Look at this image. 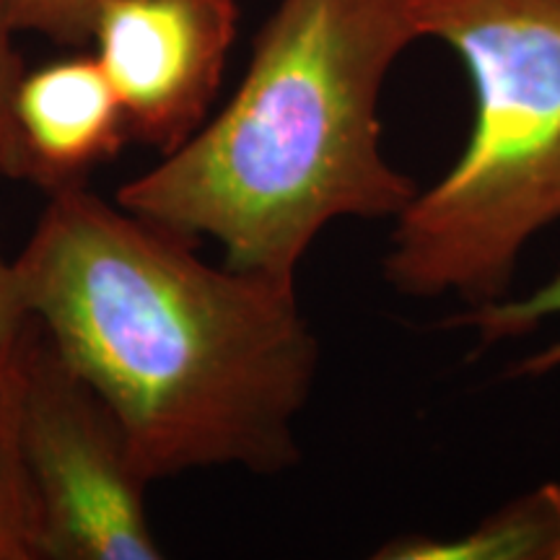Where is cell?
<instances>
[{
  "label": "cell",
  "instance_id": "cell-1",
  "mask_svg": "<svg viewBox=\"0 0 560 560\" xmlns=\"http://www.w3.org/2000/svg\"><path fill=\"white\" fill-rule=\"evenodd\" d=\"M13 265L32 322L115 412L151 482L299 465L319 342L296 283L210 265L83 182L47 192Z\"/></svg>",
  "mask_w": 560,
  "mask_h": 560
},
{
  "label": "cell",
  "instance_id": "cell-2",
  "mask_svg": "<svg viewBox=\"0 0 560 560\" xmlns=\"http://www.w3.org/2000/svg\"><path fill=\"white\" fill-rule=\"evenodd\" d=\"M420 39L408 0H280L226 107L117 190L130 213L219 244L223 262L296 283L342 219H397L416 182L384 159L380 100Z\"/></svg>",
  "mask_w": 560,
  "mask_h": 560
},
{
  "label": "cell",
  "instance_id": "cell-3",
  "mask_svg": "<svg viewBox=\"0 0 560 560\" xmlns=\"http://www.w3.org/2000/svg\"><path fill=\"white\" fill-rule=\"evenodd\" d=\"M420 39L465 60V151L395 219L384 278L397 293L506 299L527 244L560 221V0H408Z\"/></svg>",
  "mask_w": 560,
  "mask_h": 560
},
{
  "label": "cell",
  "instance_id": "cell-4",
  "mask_svg": "<svg viewBox=\"0 0 560 560\" xmlns=\"http://www.w3.org/2000/svg\"><path fill=\"white\" fill-rule=\"evenodd\" d=\"M19 441L39 560L164 558L122 425L34 322L19 353Z\"/></svg>",
  "mask_w": 560,
  "mask_h": 560
},
{
  "label": "cell",
  "instance_id": "cell-5",
  "mask_svg": "<svg viewBox=\"0 0 560 560\" xmlns=\"http://www.w3.org/2000/svg\"><path fill=\"white\" fill-rule=\"evenodd\" d=\"M236 0H109L96 60L120 96L130 138L161 156L208 120L236 39Z\"/></svg>",
  "mask_w": 560,
  "mask_h": 560
},
{
  "label": "cell",
  "instance_id": "cell-6",
  "mask_svg": "<svg viewBox=\"0 0 560 560\" xmlns=\"http://www.w3.org/2000/svg\"><path fill=\"white\" fill-rule=\"evenodd\" d=\"M13 115L30 182L45 192L79 185L130 138L120 96L96 55L62 58L21 75Z\"/></svg>",
  "mask_w": 560,
  "mask_h": 560
},
{
  "label": "cell",
  "instance_id": "cell-7",
  "mask_svg": "<svg viewBox=\"0 0 560 560\" xmlns=\"http://www.w3.org/2000/svg\"><path fill=\"white\" fill-rule=\"evenodd\" d=\"M376 560H560V486L545 482L452 540L397 537Z\"/></svg>",
  "mask_w": 560,
  "mask_h": 560
},
{
  "label": "cell",
  "instance_id": "cell-8",
  "mask_svg": "<svg viewBox=\"0 0 560 560\" xmlns=\"http://www.w3.org/2000/svg\"><path fill=\"white\" fill-rule=\"evenodd\" d=\"M19 353L0 355V560H39L37 506L19 441Z\"/></svg>",
  "mask_w": 560,
  "mask_h": 560
},
{
  "label": "cell",
  "instance_id": "cell-9",
  "mask_svg": "<svg viewBox=\"0 0 560 560\" xmlns=\"http://www.w3.org/2000/svg\"><path fill=\"white\" fill-rule=\"evenodd\" d=\"M552 314H560V272H556L542 289L532 291L520 301L501 299L470 306L467 312L457 314L452 325L467 327L478 335L482 346H493L501 340L522 338ZM556 369H560V342H552L540 353L524 359L520 366H514V376H542Z\"/></svg>",
  "mask_w": 560,
  "mask_h": 560
},
{
  "label": "cell",
  "instance_id": "cell-10",
  "mask_svg": "<svg viewBox=\"0 0 560 560\" xmlns=\"http://www.w3.org/2000/svg\"><path fill=\"white\" fill-rule=\"evenodd\" d=\"M109 0H0L5 24L13 34L30 32L58 42H91L94 24Z\"/></svg>",
  "mask_w": 560,
  "mask_h": 560
},
{
  "label": "cell",
  "instance_id": "cell-11",
  "mask_svg": "<svg viewBox=\"0 0 560 560\" xmlns=\"http://www.w3.org/2000/svg\"><path fill=\"white\" fill-rule=\"evenodd\" d=\"M21 75H24V62L13 47V32L0 11V177L30 182V161H26L16 115H13Z\"/></svg>",
  "mask_w": 560,
  "mask_h": 560
},
{
  "label": "cell",
  "instance_id": "cell-12",
  "mask_svg": "<svg viewBox=\"0 0 560 560\" xmlns=\"http://www.w3.org/2000/svg\"><path fill=\"white\" fill-rule=\"evenodd\" d=\"M30 327L32 317L21 293L16 265L0 249V355L13 353L24 342Z\"/></svg>",
  "mask_w": 560,
  "mask_h": 560
}]
</instances>
